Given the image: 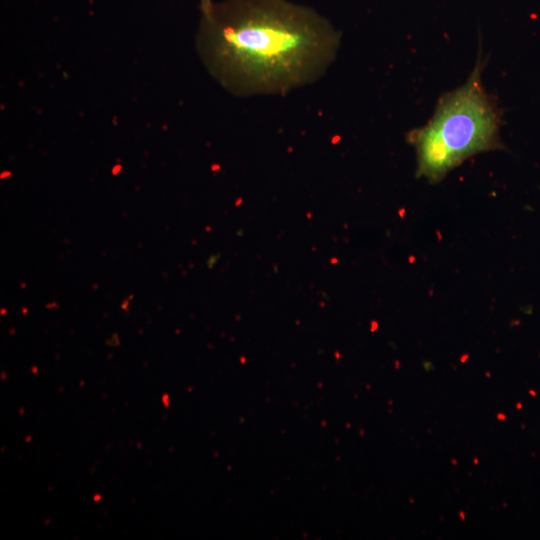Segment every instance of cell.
Here are the masks:
<instances>
[{"mask_svg": "<svg viewBox=\"0 0 540 540\" xmlns=\"http://www.w3.org/2000/svg\"><path fill=\"white\" fill-rule=\"evenodd\" d=\"M162 399H163V403H165V406L168 407V395L164 394Z\"/></svg>", "mask_w": 540, "mask_h": 540, "instance_id": "3", "label": "cell"}, {"mask_svg": "<svg viewBox=\"0 0 540 540\" xmlns=\"http://www.w3.org/2000/svg\"><path fill=\"white\" fill-rule=\"evenodd\" d=\"M479 60L467 81L444 95L425 126L408 134L416 152V176L438 183L466 159L503 149L500 119L482 85Z\"/></svg>", "mask_w": 540, "mask_h": 540, "instance_id": "2", "label": "cell"}, {"mask_svg": "<svg viewBox=\"0 0 540 540\" xmlns=\"http://www.w3.org/2000/svg\"><path fill=\"white\" fill-rule=\"evenodd\" d=\"M7 378V374L5 372L1 373V380H5Z\"/></svg>", "mask_w": 540, "mask_h": 540, "instance_id": "5", "label": "cell"}, {"mask_svg": "<svg viewBox=\"0 0 540 540\" xmlns=\"http://www.w3.org/2000/svg\"><path fill=\"white\" fill-rule=\"evenodd\" d=\"M1 310H2V311H1V314H5V313L7 312L6 309H1Z\"/></svg>", "mask_w": 540, "mask_h": 540, "instance_id": "9", "label": "cell"}, {"mask_svg": "<svg viewBox=\"0 0 540 540\" xmlns=\"http://www.w3.org/2000/svg\"><path fill=\"white\" fill-rule=\"evenodd\" d=\"M83 383H84V382H83V381H81V382H80V386H83Z\"/></svg>", "mask_w": 540, "mask_h": 540, "instance_id": "10", "label": "cell"}, {"mask_svg": "<svg viewBox=\"0 0 540 540\" xmlns=\"http://www.w3.org/2000/svg\"><path fill=\"white\" fill-rule=\"evenodd\" d=\"M19 414H20V415H23V414H24V409H23V407H20V408H19Z\"/></svg>", "mask_w": 540, "mask_h": 540, "instance_id": "8", "label": "cell"}, {"mask_svg": "<svg viewBox=\"0 0 540 540\" xmlns=\"http://www.w3.org/2000/svg\"><path fill=\"white\" fill-rule=\"evenodd\" d=\"M101 499H102V496L100 494H95L93 497L94 502L100 501Z\"/></svg>", "mask_w": 540, "mask_h": 540, "instance_id": "4", "label": "cell"}, {"mask_svg": "<svg viewBox=\"0 0 540 540\" xmlns=\"http://www.w3.org/2000/svg\"><path fill=\"white\" fill-rule=\"evenodd\" d=\"M31 370H32V373H33V374H36L37 371H38V369H37L36 366H32V369H31Z\"/></svg>", "mask_w": 540, "mask_h": 540, "instance_id": "6", "label": "cell"}, {"mask_svg": "<svg viewBox=\"0 0 540 540\" xmlns=\"http://www.w3.org/2000/svg\"><path fill=\"white\" fill-rule=\"evenodd\" d=\"M197 54L242 98L284 96L319 81L337 58L340 30L291 0H198Z\"/></svg>", "mask_w": 540, "mask_h": 540, "instance_id": "1", "label": "cell"}, {"mask_svg": "<svg viewBox=\"0 0 540 540\" xmlns=\"http://www.w3.org/2000/svg\"><path fill=\"white\" fill-rule=\"evenodd\" d=\"M30 441H31V436H30V435H27V436L25 437V442H30Z\"/></svg>", "mask_w": 540, "mask_h": 540, "instance_id": "7", "label": "cell"}]
</instances>
